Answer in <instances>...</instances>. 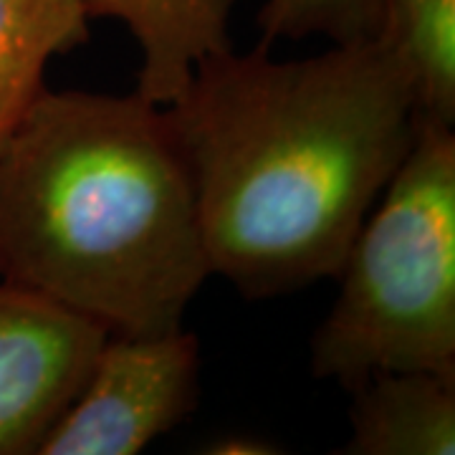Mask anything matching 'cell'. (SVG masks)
I'll return each mask as SVG.
<instances>
[{
  "instance_id": "8992f818",
  "label": "cell",
  "mask_w": 455,
  "mask_h": 455,
  "mask_svg": "<svg viewBox=\"0 0 455 455\" xmlns=\"http://www.w3.org/2000/svg\"><path fill=\"white\" fill-rule=\"evenodd\" d=\"M233 5L235 0H84L92 20L112 18L130 28L142 53L137 94L157 107L185 94L197 64L233 49Z\"/></svg>"
},
{
  "instance_id": "8fae6325",
  "label": "cell",
  "mask_w": 455,
  "mask_h": 455,
  "mask_svg": "<svg viewBox=\"0 0 455 455\" xmlns=\"http://www.w3.org/2000/svg\"><path fill=\"white\" fill-rule=\"evenodd\" d=\"M218 448H211V453H278L281 448H268V443L263 440H251V438H228V440H218L215 443Z\"/></svg>"
},
{
  "instance_id": "6da1fadb",
  "label": "cell",
  "mask_w": 455,
  "mask_h": 455,
  "mask_svg": "<svg viewBox=\"0 0 455 455\" xmlns=\"http://www.w3.org/2000/svg\"><path fill=\"white\" fill-rule=\"evenodd\" d=\"M164 109L211 274L245 299L337 278L418 132L410 76L379 41L296 61H274L260 44L223 51Z\"/></svg>"
},
{
  "instance_id": "52a82bcc",
  "label": "cell",
  "mask_w": 455,
  "mask_h": 455,
  "mask_svg": "<svg viewBox=\"0 0 455 455\" xmlns=\"http://www.w3.org/2000/svg\"><path fill=\"white\" fill-rule=\"evenodd\" d=\"M344 455H453L455 377L379 372L352 390Z\"/></svg>"
},
{
  "instance_id": "277c9868",
  "label": "cell",
  "mask_w": 455,
  "mask_h": 455,
  "mask_svg": "<svg viewBox=\"0 0 455 455\" xmlns=\"http://www.w3.org/2000/svg\"><path fill=\"white\" fill-rule=\"evenodd\" d=\"M200 341L182 326L109 334L38 455H134L197 405Z\"/></svg>"
},
{
  "instance_id": "30bf717a",
  "label": "cell",
  "mask_w": 455,
  "mask_h": 455,
  "mask_svg": "<svg viewBox=\"0 0 455 455\" xmlns=\"http://www.w3.org/2000/svg\"><path fill=\"white\" fill-rule=\"evenodd\" d=\"M260 46L271 49L278 38L326 36L331 44L377 41V0H268L259 13Z\"/></svg>"
},
{
  "instance_id": "ba28073f",
  "label": "cell",
  "mask_w": 455,
  "mask_h": 455,
  "mask_svg": "<svg viewBox=\"0 0 455 455\" xmlns=\"http://www.w3.org/2000/svg\"><path fill=\"white\" fill-rule=\"evenodd\" d=\"M84 0H0V142L46 89L53 56L86 44Z\"/></svg>"
},
{
  "instance_id": "9c48e42d",
  "label": "cell",
  "mask_w": 455,
  "mask_h": 455,
  "mask_svg": "<svg viewBox=\"0 0 455 455\" xmlns=\"http://www.w3.org/2000/svg\"><path fill=\"white\" fill-rule=\"evenodd\" d=\"M377 41L410 76L418 116L455 124V0H377Z\"/></svg>"
},
{
  "instance_id": "7a4b0ae2",
  "label": "cell",
  "mask_w": 455,
  "mask_h": 455,
  "mask_svg": "<svg viewBox=\"0 0 455 455\" xmlns=\"http://www.w3.org/2000/svg\"><path fill=\"white\" fill-rule=\"evenodd\" d=\"M211 276L164 107L44 89L0 142V281L109 334L182 326Z\"/></svg>"
},
{
  "instance_id": "5b68a950",
  "label": "cell",
  "mask_w": 455,
  "mask_h": 455,
  "mask_svg": "<svg viewBox=\"0 0 455 455\" xmlns=\"http://www.w3.org/2000/svg\"><path fill=\"white\" fill-rule=\"evenodd\" d=\"M107 337L82 314L0 281V455H38Z\"/></svg>"
},
{
  "instance_id": "3957f363",
  "label": "cell",
  "mask_w": 455,
  "mask_h": 455,
  "mask_svg": "<svg viewBox=\"0 0 455 455\" xmlns=\"http://www.w3.org/2000/svg\"><path fill=\"white\" fill-rule=\"evenodd\" d=\"M341 263L311 372L357 390L379 372L455 377V134L418 116L405 163Z\"/></svg>"
}]
</instances>
